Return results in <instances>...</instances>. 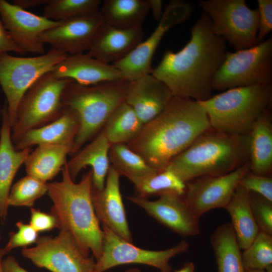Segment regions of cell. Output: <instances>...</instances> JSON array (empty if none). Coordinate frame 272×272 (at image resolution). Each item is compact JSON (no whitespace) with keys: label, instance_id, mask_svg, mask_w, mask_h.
Wrapping results in <instances>:
<instances>
[{"label":"cell","instance_id":"c3c4849f","mask_svg":"<svg viewBox=\"0 0 272 272\" xmlns=\"http://www.w3.org/2000/svg\"><path fill=\"white\" fill-rule=\"evenodd\" d=\"M245 272H266L265 270L262 269H248L245 270Z\"/></svg>","mask_w":272,"mask_h":272},{"label":"cell","instance_id":"60d3db41","mask_svg":"<svg viewBox=\"0 0 272 272\" xmlns=\"http://www.w3.org/2000/svg\"><path fill=\"white\" fill-rule=\"evenodd\" d=\"M8 51L20 54L26 53L14 41L0 18V54Z\"/></svg>","mask_w":272,"mask_h":272},{"label":"cell","instance_id":"e0dca14e","mask_svg":"<svg viewBox=\"0 0 272 272\" xmlns=\"http://www.w3.org/2000/svg\"><path fill=\"white\" fill-rule=\"evenodd\" d=\"M159 196L153 201L138 196L127 199L177 234L184 237L199 234V218L194 215L181 195L167 193Z\"/></svg>","mask_w":272,"mask_h":272},{"label":"cell","instance_id":"ee69618b","mask_svg":"<svg viewBox=\"0 0 272 272\" xmlns=\"http://www.w3.org/2000/svg\"><path fill=\"white\" fill-rule=\"evenodd\" d=\"M150 10L151 9L154 19L160 21L162 15V1L161 0H149Z\"/></svg>","mask_w":272,"mask_h":272},{"label":"cell","instance_id":"8fae6325","mask_svg":"<svg viewBox=\"0 0 272 272\" xmlns=\"http://www.w3.org/2000/svg\"><path fill=\"white\" fill-rule=\"evenodd\" d=\"M103 240L100 257L96 260L94 272H104L118 265L138 263L157 268L161 272H172L170 260L187 250L189 244L182 240L167 249L154 251L139 248L125 241L108 228L102 226Z\"/></svg>","mask_w":272,"mask_h":272},{"label":"cell","instance_id":"e575fe53","mask_svg":"<svg viewBox=\"0 0 272 272\" xmlns=\"http://www.w3.org/2000/svg\"><path fill=\"white\" fill-rule=\"evenodd\" d=\"M47 183L29 175L21 178L11 188L8 206L32 207L47 192Z\"/></svg>","mask_w":272,"mask_h":272},{"label":"cell","instance_id":"603a6c76","mask_svg":"<svg viewBox=\"0 0 272 272\" xmlns=\"http://www.w3.org/2000/svg\"><path fill=\"white\" fill-rule=\"evenodd\" d=\"M1 112L2 123L0 129V218L5 220L7 215L8 199L13 179L32 150L31 148L21 151L15 149L11 139L12 127L6 103Z\"/></svg>","mask_w":272,"mask_h":272},{"label":"cell","instance_id":"836d02e7","mask_svg":"<svg viewBox=\"0 0 272 272\" xmlns=\"http://www.w3.org/2000/svg\"><path fill=\"white\" fill-rule=\"evenodd\" d=\"M245 270L272 272V236L259 231L250 246L242 253Z\"/></svg>","mask_w":272,"mask_h":272},{"label":"cell","instance_id":"cb8c5ba5","mask_svg":"<svg viewBox=\"0 0 272 272\" xmlns=\"http://www.w3.org/2000/svg\"><path fill=\"white\" fill-rule=\"evenodd\" d=\"M110 145L102 130L90 144L75 153L65 164L72 179L75 181L83 169L90 166L92 171V187L99 190L103 189L110 166Z\"/></svg>","mask_w":272,"mask_h":272},{"label":"cell","instance_id":"b9f144b4","mask_svg":"<svg viewBox=\"0 0 272 272\" xmlns=\"http://www.w3.org/2000/svg\"><path fill=\"white\" fill-rule=\"evenodd\" d=\"M2 272H29L22 267L13 256H9L2 261Z\"/></svg>","mask_w":272,"mask_h":272},{"label":"cell","instance_id":"f35d334b","mask_svg":"<svg viewBox=\"0 0 272 272\" xmlns=\"http://www.w3.org/2000/svg\"><path fill=\"white\" fill-rule=\"evenodd\" d=\"M258 25L257 44L262 42L272 30V1L257 0Z\"/></svg>","mask_w":272,"mask_h":272},{"label":"cell","instance_id":"484cf974","mask_svg":"<svg viewBox=\"0 0 272 272\" xmlns=\"http://www.w3.org/2000/svg\"><path fill=\"white\" fill-rule=\"evenodd\" d=\"M225 209L231 217L239 247L244 250L260 231L251 211L249 192L239 184Z\"/></svg>","mask_w":272,"mask_h":272},{"label":"cell","instance_id":"277c9868","mask_svg":"<svg viewBox=\"0 0 272 272\" xmlns=\"http://www.w3.org/2000/svg\"><path fill=\"white\" fill-rule=\"evenodd\" d=\"M249 134L232 135L211 127L174 158L166 169L187 183L203 176H220L249 162Z\"/></svg>","mask_w":272,"mask_h":272},{"label":"cell","instance_id":"4fadbf2b","mask_svg":"<svg viewBox=\"0 0 272 272\" xmlns=\"http://www.w3.org/2000/svg\"><path fill=\"white\" fill-rule=\"evenodd\" d=\"M193 7L188 2L180 0L170 2L149 37L125 58L112 64L122 73L125 80L130 82L152 73L153 57L164 35L173 26L189 19Z\"/></svg>","mask_w":272,"mask_h":272},{"label":"cell","instance_id":"9c48e42d","mask_svg":"<svg viewBox=\"0 0 272 272\" xmlns=\"http://www.w3.org/2000/svg\"><path fill=\"white\" fill-rule=\"evenodd\" d=\"M272 39L234 52H227L215 73L212 88L224 90L256 85H271Z\"/></svg>","mask_w":272,"mask_h":272},{"label":"cell","instance_id":"bcb514c9","mask_svg":"<svg viewBox=\"0 0 272 272\" xmlns=\"http://www.w3.org/2000/svg\"><path fill=\"white\" fill-rule=\"evenodd\" d=\"M5 253L3 250V248L0 249V272H2V261L3 256L5 255Z\"/></svg>","mask_w":272,"mask_h":272},{"label":"cell","instance_id":"4316f807","mask_svg":"<svg viewBox=\"0 0 272 272\" xmlns=\"http://www.w3.org/2000/svg\"><path fill=\"white\" fill-rule=\"evenodd\" d=\"M72 148L54 145H38L32 151L24 164L27 175L44 182L52 180L66 163L67 155L71 154Z\"/></svg>","mask_w":272,"mask_h":272},{"label":"cell","instance_id":"d4e9b609","mask_svg":"<svg viewBox=\"0 0 272 272\" xmlns=\"http://www.w3.org/2000/svg\"><path fill=\"white\" fill-rule=\"evenodd\" d=\"M248 134L250 171L269 176L272 168V124L268 109L257 119Z\"/></svg>","mask_w":272,"mask_h":272},{"label":"cell","instance_id":"8992f818","mask_svg":"<svg viewBox=\"0 0 272 272\" xmlns=\"http://www.w3.org/2000/svg\"><path fill=\"white\" fill-rule=\"evenodd\" d=\"M128 83L121 80L90 86L73 80L68 83L62 95V104L75 110L79 119L71 154L78 152L99 132L113 111L125 101Z\"/></svg>","mask_w":272,"mask_h":272},{"label":"cell","instance_id":"7dc6e473","mask_svg":"<svg viewBox=\"0 0 272 272\" xmlns=\"http://www.w3.org/2000/svg\"><path fill=\"white\" fill-rule=\"evenodd\" d=\"M124 272H141V271L139 269L137 268H131L126 270Z\"/></svg>","mask_w":272,"mask_h":272},{"label":"cell","instance_id":"ffe728a7","mask_svg":"<svg viewBox=\"0 0 272 272\" xmlns=\"http://www.w3.org/2000/svg\"><path fill=\"white\" fill-rule=\"evenodd\" d=\"M143 37L142 26L121 29L104 22L97 31L87 54L112 64L128 55L143 41Z\"/></svg>","mask_w":272,"mask_h":272},{"label":"cell","instance_id":"f1b7e54d","mask_svg":"<svg viewBox=\"0 0 272 272\" xmlns=\"http://www.w3.org/2000/svg\"><path fill=\"white\" fill-rule=\"evenodd\" d=\"M218 272H245L242 252L231 223L220 225L211 238Z\"/></svg>","mask_w":272,"mask_h":272},{"label":"cell","instance_id":"f546056e","mask_svg":"<svg viewBox=\"0 0 272 272\" xmlns=\"http://www.w3.org/2000/svg\"><path fill=\"white\" fill-rule=\"evenodd\" d=\"M144 124L133 109L124 101L113 111L102 130L111 145L127 144L138 136Z\"/></svg>","mask_w":272,"mask_h":272},{"label":"cell","instance_id":"681fc988","mask_svg":"<svg viewBox=\"0 0 272 272\" xmlns=\"http://www.w3.org/2000/svg\"><path fill=\"white\" fill-rule=\"evenodd\" d=\"M0 239H1V236H0Z\"/></svg>","mask_w":272,"mask_h":272},{"label":"cell","instance_id":"d6a6232c","mask_svg":"<svg viewBox=\"0 0 272 272\" xmlns=\"http://www.w3.org/2000/svg\"><path fill=\"white\" fill-rule=\"evenodd\" d=\"M101 4L99 0H49L43 16L53 21H63L98 12Z\"/></svg>","mask_w":272,"mask_h":272},{"label":"cell","instance_id":"ba28073f","mask_svg":"<svg viewBox=\"0 0 272 272\" xmlns=\"http://www.w3.org/2000/svg\"><path fill=\"white\" fill-rule=\"evenodd\" d=\"M68 55L52 48L34 57H18L7 52L0 54V85L6 97L12 127L16 122L19 102L26 91L39 78L51 71Z\"/></svg>","mask_w":272,"mask_h":272},{"label":"cell","instance_id":"4dcf8cb0","mask_svg":"<svg viewBox=\"0 0 272 272\" xmlns=\"http://www.w3.org/2000/svg\"><path fill=\"white\" fill-rule=\"evenodd\" d=\"M128 179L133 183L137 196L147 199L152 196H160L167 193L182 196L186 189V183L167 169Z\"/></svg>","mask_w":272,"mask_h":272},{"label":"cell","instance_id":"8d00e7d4","mask_svg":"<svg viewBox=\"0 0 272 272\" xmlns=\"http://www.w3.org/2000/svg\"><path fill=\"white\" fill-rule=\"evenodd\" d=\"M239 185L272 202V178L269 176L257 175L249 171L241 178Z\"/></svg>","mask_w":272,"mask_h":272},{"label":"cell","instance_id":"ab89813d","mask_svg":"<svg viewBox=\"0 0 272 272\" xmlns=\"http://www.w3.org/2000/svg\"><path fill=\"white\" fill-rule=\"evenodd\" d=\"M29 224L38 232L50 231L57 228L55 217L50 214L31 208Z\"/></svg>","mask_w":272,"mask_h":272},{"label":"cell","instance_id":"6da1fadb","mask_svg":"<svg viewBox=\"0 0 272 272\" xmlns=\"http://www.w3.org/2000/svg\"><path fill=\"white\" fill-rule=\"evenodd\" d=\"M227 52L226 41L213 32L210 19L203 12L187 44L176 52L166 51L151 74L173 96L205 100L212 96L214 75Z\"/></svg>","mask_w":272,"mask_h":272},{"label":"cell","instance_id":"1f68e13d","mask_svg":"<svg viewBox=\"0 0 272 272\" xmlns=\"http://www.w3.org/2000/svg\"><path fill=\"white\" fill-rule=\"evenodd\" d=\"M109 158L111 166L120 176H124L128 179L142 177L158 172L126 144L111 145Z\"/></svg>","mask_w":272,"mask_h":272},{"label":"cell","instance_id":"83f0119b","mask_svg":"<svg viewBox=\"0 0 272 272\" xmlns=\"http://www.w3.org/2000/svg\"><path fill=\"white\" fill-rule=\"evenodd\" d=\"M149 10V0H105L99 12L104 23L128 29L142 26Z\"/></svg>","mask_w":272,"mask_h":272},{"label":"cell","instance_id":"2e32d148","mask_svg":"<svg viewBox=\"0 0 272 272\" xmlns=\"http://www.w3.org/2000/svg\"><path fill=\"white\" fill-rule=\"evenodd\" d=\"M104 23L99 12L63 21L44 32L40 39L52 49L69 55L83 53L89 49L96 34Z\"/></svg>","mask_w":272,"mask_h":272},{"label":"cell","instance_id":"f907efd6","mask_svg":"<svg viewBox=\"0 0 272 272\" xmlns=\"http://www.w3.org/2000/svg\"><path fill=\"white\" fill-rule=\"evenodd\" d=\"M0 219H1V218H0Z\"/></svg>","mask_w":272,"mask_h":272},{"label":"cell","instance_id":"9a60e30c","mask_svg":"<svg viewBox=\"0 0 272 272\" xmlns=\"http://www.w3.org/2000/svg\"><path fill=\"white\" fill-rule=\"evenodd\" d=\"M0 17L14 41L23 51L40 55L45 53L41 35L61 22L36 15L5 0H0Z\"/></svg>","mask_w":272,"mask_h":272},{"label":"cell","instance_id":"d6986e66","mask_svg":"<svg viewBox=\"0 0 272 272\" xmlns=\"http://www.w3.org/2000/svg\"><path fill=\"white\" fill-rule=\"evenodd\" d=\"M173 97L168 87L150 74L129 82L125 101L145 124L160 114Z\"/></svg>","mask_w":272,"mask_h":272},{"label":"cell","instance_id":"7c38bea8","mask_svg":"<svg viewBox=\"0 0 272 272\" xmlns=\"http://www.w3.org/2000/svg\"><path fill=\"white\" fill-rule=\"evenodd\" d=\"M35 244L23 248L22 254L37 267L52 272H94V258L84 255L66 231L60 230L55 237H39Z\"/></svg>","mask_w":272,"mask_h":272},{"label":"cell","instance_id":"5b68a950","mask_svg":"<svg viewBox=\"0 0 272 272\" xmlns=\"http://www.w3.org/2000/svg\"><path fill=\"white\" fill-rule=\"evenodd\" d=\"M271 85L236 87L198 101L205 110L211 127L232 135L248 134L271 103Z\"/></svg>","mask_w":272,"mask_h":272},{"label":"cell","instance_id":"ac0fdd59","mask_svg":"<svg viewBox=\"0 0 272 272\" xmlns=\"http://www.w3.org/2000/svg\"><path fill=\"white\" fill-rule=\"evenodd\" d=\"M120 175L111 166L108 170L104 188L91 187V197L96 215L105 226L120 238L132 243L120 192Z\"/></svg>","mask_w":272,"mask_h":272},{"label":"cell","instance_id":"44dd1931","mask_svg":"<svg viewBox=\"0 0 272 272\" xmlns=\"http://www.w3.org/2000/svg\"><path fill=\"white\" fill-rule=\"evenodd\" d=\"M50 72L57 78L69 79L85 86L125 80L122 73L113 64L103 62L87 53L69 55Z\"/></svg>","mask_w":272,"mask_h":272},{"label":"cell","instance_id":"30bf717a","mask_svg":"<svg viewBox=\"0 0 272 272\" xmlns=\"http://www.w3.org/2000/svg\"><path fill=\"white\" fill-rule=\"evenodd\" d=\"M198 4L210 19L213 32L236 51L257 44L258 11L244 0H200Z\"/></svg>","mask_w":272,"mask_h":272},{"label":"cell","instance_id":"5bb4252c","mask_svg":"<svg viewBox=\"0 0 272 272\" xmlns=\"http://www.w3.org/2000/svg\"><path fill=\"white\" fill-rule=\"evenodd\" d=\"M250 171L248 162L227 174L203 176L186 183L183 199L199 218L216 208H226L243 176Z\"/></svg>","mask_w":272,"mask_h":272},{"label":"cell","instance_id":"74e56055","mask_svg":"<svg viewBox=\"0 0 272 272\" xmlns=\"http://www.w3.org/2000/svg\"><path fill=\"white\" fill-rule=\"evenodd\" d=\"M17 232H12L9 234V239L3 250L7 254L12 249L26 246L35 243L38 237L37 232L30 224L22 221L16 223Z\"/></svg>","mask_w":272,"mask_h":272},{"label":"cell","instance_id":"7a4b0ae2","mask_svg":"<svg viewBox=\"0 0 272 272\" xmlns=\"http://www.w3.org/2000/svg\"><path fill=\"white\" fill-rule=\"evenodd\" d=\"M210 128L198 101L173 96L164 110L144 124L138 136L126 145L151 167L161 171Z\"/></svg>","mask_w":272,"mask_h":272},{"label":"cell","instance_id":"7402d4cb","mask_svg":"<svg viewBox=\"0 0 272 272\" xmlns=\"http://www.w3.org/2000/svg\"><path fill=\"white\" fill-rule=\"evenodd\" d=\"M79 128V119L76 111L63 106L58 118L43 126L28 130L14 144V147L17 151L41 145L67 146L73 149Z\"/></svg>","mask_w":272,"mask_h":272},{"label":"cell","instance_id":"7bdbcfd3","mask_svg":"<svg viewBox=\"0 0 272 272\" xmlns=\"http://www.w3.org/2000/svg\"><path fill=\"white\" fill-rule=\"evenodd\" d=\"M49 0H15L13 4L24 9L46 5Z\"/></svg>","mask_w":272,"mask_h":272},{"label":"cell","instance_id":"d590c367","mask_svg":"<svg viewBox=\"0 0 272 272\" xmlns=\"http://www.w3.org/2000/svg\"><path fill=\"white\" fill-rule=\"evenodd\" d=\"M250 205L255 222L260 231L272 235V202L249 192Z\"/></svg>","mask_w":272,"mask_h":272},{"label":"cell","instance_id":"52a82bcc","mask_svg":"<svg viewBox=\"0 0 272 272\" xmlns=\"http://www.w3.org/2000/svg\"><path fill=\"white\" fill-rule=\"evenodd\" d=\"M71 81L57 78L49 72L29 88L19 102L16 122L12 127L13 144L28 130L48 124L60 116L63 108V92Z\"/></svg>","mask_w":272,"mask_h":272},{"label":"cell","instance_id":"3957f363","mask_svg":"<svg viewBox=\"0 0 272 272\" xmlns=\"http://www.w3.org/2000/svg\"><path fill=\"white\" fill-rule=\"evenodd\" d=\"M61 170V181L47 183V193L52 201L50 213L57 228L72 235L83 255L89 257L91 251L96 260L102 253L103 231L92 200V171L75 183L65 165Z\"/></svg>","mask_w":272,"mask_h":272},{"label":"cell","instance_id":"f6af8a7d","mask_svg":"<svg viewBox=\"0 0 272 272\" xmlns=\"http://www.w3.org/2000/svg\"><path fill=\"white\" fill-rule=\"evenodd\" d=\"M195 266L193 262L188 261L185 262L183 266L174 272H194Z\"/></svg>","mask_w":272,"mask_h":272}]
</instances>
